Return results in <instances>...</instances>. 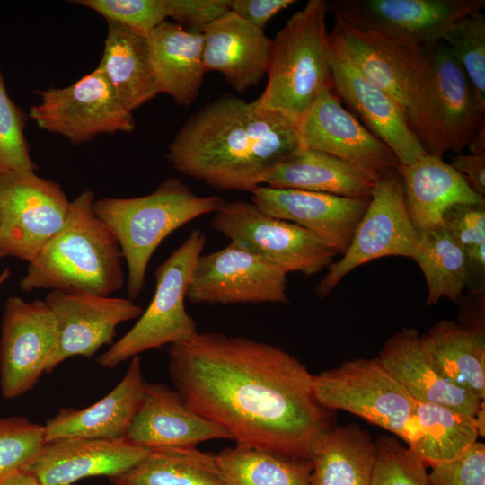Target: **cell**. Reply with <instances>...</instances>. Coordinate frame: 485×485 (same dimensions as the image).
<instances>
[{
  "label": "cell",
  "instance_id": "obj_14",
  "mask_svg": "<svg viewBox=\"0 0 485 485\" xmlns=\"http://www.w3.org/2000/svg\"><path fill=\"white\" fill-rule=\"evenodd\" d=\"M287 273L230 242L197 260L187 299L194 304H287Z\"/></svg>",
  "mask_w": 485,
  "mask_h": 485
},
{
  "label": "cell",
  "instance_id": "obj_40",
  "mask_svg": "<svg viewBox=\"0 0 485 485\" xmlns=\"http://www.w3.org/2000/svg\"><path fill=\"white\" fill-rule=\"evenodd\" d=\"M75 4L148 35L168 18V0H78Z\"/></svg>",
  "mask_w": 485,
  "mask_h": 485
},
{
  "label": "cell",
  "instance_id": "obj_19",
  "mask_svg": "<svg viewBox=\"0 0 485 485\" xmlns=\"http://www.w3.org/2000/svg\"><path fill=\"white\" fill-rule=\"evenodd\" d=\"M369 200L267 185L251 191V202L261 211L300 225L340 254L349 246Z\"/></svg>",
  "mask_w": 485,
  "mask_h": 485
},
{
  "label": "cell",
  "instance_id": "obj_27",
  "mask_svg": "<svg viewBox=\"0 0 485 485\" xmlns=\"http://www.w3.org/2000/svg\"><path fill=\"white\" fill-rule=\"evenodd\" d=\"M148 41L159 93L169 94L179 105H190L207 73L203 34L165 21L148 34Z\"/></svg>",
  "mask_w": 485,
  "mask_h": 485
},
{
  "label": "cell",
  "instance_id": "obj_45",
  "mask_svg": "<svg viewBox=\"0 0 485 485\" xmlns=\"http://www.w3.org/2000/svg\"><path fill=\"white\" fill-rule=\"evenodd\" d=\"M450 165L473 192L485 198V153L457 154L451 158Z\"/></svg>",
  "mask_w": 485,
  "mask_h": 485
},
{
  "label": "cell",
  "instance_id": "obj_18",
  "mask_svg": "<svg viewBox=\"0 0 485 485\" xmlns=\"http://www.w3.org/2000/svg\"><path fill=\"white\" fill-rule=\"evenodd\" d=\"M329 41L332 90L337 96L392 150L401 166L426 154L400 103L365 78L330 36Z\"/></svg>",
  "mask_w": 485,
  "mask_h": 485
},
{
  "label": "cell",
  "instance_id": "obj_26",
  "mask_svg": "<svg viewBox=\"0 0 485 485\" xmlns=\"http://www.w3.org/2000/svg\"><path fill=\"white\" fill-rule=\"evenodd\" d=\"M399 171L406 208L419 234L441 226L445 212L454 204L485 201L442 158L426 154Z\"/></svg>",
  "mask_w": 485,
  "mask_h": 485
},
{
  "label": "cell",
  "instance_id": "obj_48",
  "mask_svg": "<svg viewBox=\"0 0 485 485\" xmlns=\"http://www.w3.org/2000/svg\"><path fill=\"white\" fill-rule=\"evenodd\" d=\"M0 485H43L35 476L25 471L12 472L0 480Z\"/></svg>",
  "mask_w": 485,
  "mask_h": 485
},
{
  "label": "cell",
  "instance_id": "obj_22",
  "mask_svg": "<svg viewBox=\"0 0 485 485\" xmlns=\"http://www.w3.org/2000/svg\"><path fill=\"white\" fill-rule=\"evenodd\" d=\"M378 358L415 401L445 405L472 417L483 401L445 376L415 328H403L387 339Z\"/></svg>",
  "mask_w": 485,
  "mask_h": 485
},
{
  "label": "cell",
  "instance_id": "obj_46",
  "mask_svg": "<svg viewBox=\"0 0 485 485\" xmlns=\"http://www.w3.org/2000/svg\"><path fill=\"white\" fill-rule=\"evenodd\" d=\"M457 323L463 329L485 334V289L470 291L457 303Z\"/></svg>",
  "mask_w": 485,
  "mask_h": 485
},
{
  "label": "cell",
  "instance_id": "obj_23",
  "mask_svg": "<svg viewBox=\"0 0 485 485\" xmlns=\"http://www.w3.org/2000/svg\"><path fill=\"white\" fill-rule=\"evenodd\" d=\"M146 382L139 356L130 358L120 382L89 407L62 409L44 425L45 442L63 437L127 438Z\"/></svg>",
  "mask_w": 485,
  "mask_h": 485
},
{
  "label": "cell",
  "instance_id": "obj_41",
  "mask_svg": "<svg viewBox=\"0 0 485 485\" xmlns=\"http://www.w3.org/2000/svg\"><path fill=\"white\" fill-rule=\"evenodd\" d=\"M430 485H485V444L476 441L463 454L431 465Z\"/></svg>",
  "mask_w": 485,
  "mask_h": 485
},
{
  "label": "cell",
  "instance_id": "obj_9",
  "mask_svg": "<svg viewBox=\"0 0 485 485\" xmlns=\"http://www.w3.org/2000/svg\"><path fill=\"white\" fill-rule=\"evenodd\" d=\"M211 226L231 242L289 272L314 275L338 254L313 234L294 223L275 218L252 202H225L214 213Z\"/></svg>",
  "mask_w": 485,
  "mask_h": 485
},
{
  "label": "cell",
  "instance_id": "obj_8",
  "mask_svg": "<svg viewBox=\"0 0 485 485\" xmlns=\"http://www.w3.org/2000/svg\"><path fill=\"white\" fill-rule=\"evenodd\" d=\"M318 402L378 426L403 440L414 399L377 357L355 358L313 376Z\"/></svg>",
  "mask_w": 485,
  "mask_h": 485
},
{
  "label": "cell",
  "instance_id": "obj_4",
  "mask_svg": "<svg viewBox=\"0 0 485 485\" xmlns=\"http://www.w3.org/2000/svg\"><path fill=\"white\" fill-rule=\"evenodd\" d=\"M405 113L425 152L439 158L461 153L485 128V104L442 40L420 49Z\"/></svg>",
  "mask_w": 485,
  "mask_h": 485
},
{
  "label": "cell",
  "instance_id": "obj_37",
  "mask_svg": "<svg viewBox=\"0 0 485 485\" xmlns=\"http://www.w3.org/2000/svg\"><path fill=\"white\" fill-rule=\"evenodd\" d=\"M371 485H430L427 465L397 437L375 439Z\"/></svg>",
  "mask_w": 485,
  "mask_h": 485
},
{
  "label": "cell",
  "instance_id": "obj_33",
  "mask_svg": "<svg viewBox=\"0 0 485 485\" xmlns=\"http://www.w3.org/2000/svg\"><path fill=\"white\" fill-rule=\"evenodd\" d=\"M112 485H225L216 454L195 446L151 449Z\"/></svg>",
  "mask_w": 485,
  "mask_h": 485
},
{
  "label": "cell",
  "instance_id": "obj_11",
  "mask_svg": "<svg viewBox=\"0 0 485 485\" xmlns=\"http://www.w3.org/2000/svg\"><path fill=\"white\" fill-rule=\"evenodd\" d=\"M70 205L57 182L35 172L0 176V258L31 262L63 227Z\"/></svg>",
  "mask_w": 485,
  "mask_h": 485
},
{
  "label": "cell",
  "instance_id": "obj_31",
  "mask_svg": "<svg viewBox=\"0 0 485 485\" xmlns=\"http://www.w3.org/2000/svg\"><path fill=\"white\" fill-rule=\"evenodd\" d=\"M310 485H371L375 440L356 423L337 427L315 444Z\"/></svg>",
  "mask_w": 485,
  "mask_h": 485
},
{
  "label": "cell",
  "instance_id": "obj_32",
  "mask_svg": "<svg viewBox=\"0 0 485 485\" xmlns=\"http://www.w3.org/2000/svg\"><path fill=\"white\" fill-rule=\"evenodd\" d=\"M420 340L448 380L485 401V334L443 319L420 335Z\"/></svg>",
  "mask_w": 485,
  "mask_h": 485
},
{
  "label": "cell",
  "instance_id": "obj_44",
  "mask_svg": "<svg viewBox=\"0 0 485 485\" xmlns=\"http://www.w3.org/2000/svg\"><path fill=\"white\" fill-rule=\"evenodd\" d=\"M295 3L294 0H232L230 12L251 26L264 31L274 15Z\"/></svg>",
  "mask_w": 485,
  "mask_h": 485
},
{
  "label": "cell",
  "instance_id": "obj_49",
  "mask_svg": "<svg viewBox=\"0 0 485 485\" xmlns=\"http://www.w3.org/2000/svg\"><path fill=\"white\" fill-rule=\"evenodd\" d=\"M468 148L471 154L485 153V128L476 134Z\"/></svg>",
  "mask_w": 485,
  "mask_h": 485
},
{
  "label": "cell",
  "instance_id": "obj_1",
  "mask_svg": "<svg viewBox=\"0 0 485 485\" xmlns=\"http://www.w3.org/2000/svg\"><path fill=\"white\" fill-rule=\"evenodd\" d=\"M169 374L188 405L238 445L310 460L335 427L305 365L278 346L196 332L171 344Z\"/></svg>",
  "mask_w": 485,
  "mask_h": 485
},
{
  "label": "cell",
  "instance_id": "obj_16",
  "mask_svg": "<svg viewBox=\"0 0 485 485\" xmlns=\"http://www.w3.org/2000/svg\"><path fill=\"white\" fill-rule=\"evenodd\" d=\"M301 146L329 154L374 182L399 171L392 150L342 105L332 89H324L299 122Z\"/></svg>",
  "mask_w": 485,
  "mask_h": 485
},
{
  "label": "cell",
  "instance_id": "obj_42",
  "mask_svg": "<svg viewBox=\"0 0 485 485\" xmlns=\"http://www.w3.org/2000/svg\"><path fill=\"white\" fill-rule=\"evenodd\" d=\"M442 225L464 251L485 243V201L451 206L443 216Z\"/></svg>",
  "mask_w": 485,
  "mask_h": 485
},
{
  "label": "cell",
  "instance_id": "obj_38",
  "mask_svg": "<svg viewBox=\"0 0 485 485\" xmlns=\"http://www.w3.org/2000/svg\"><path fill=\"white\" fill-rule=\"evenodd\" d=\"M27 117L9 97L0 69V176L36 172L24 136Z\"/></svg>",
  "mask_w": 485,
  "mask_h": 485
},
{
  "label": "cell",
  "instance_id": "obj_12",
  "mask_svg": "<svg viewBox=\"0 0 485 485\" xmlns=\"http://www.w3.org/2000/svg\"><path fill=\"white\" fill-rule=\"evenodd\" d=\"M36 93L40 101L31 107V119L40 128L61 135L73 145L135 129L132 112L121 104L98 67L69 86Z\"/></svg>",
  "mask_w": 485,
  "mask_h": 485
},
{
  "label": "cell",
  "instance_id": "obj_50",
  "mask_svg": "<svg viewBox=\"0 0 485 485\" xmlns=\"http://www.w3.org/2000/svg\"><path fill=\"white\" fill-rule=\"evenodd\" d=\"M478 434L481 437L485 436V401H483L481 404L479 410L474 416Z\"/></svg>",
  "mask_w": 485,
  "mask_h": 485
},
{
  "label": "cell",
  "instance_id": "obj_36",
  "mask_svg": "<svg viewBox=\"0 0 485 485\" xmlns=\"http://www.w3.org/2000/svg\"><path fill=\"white\" fill-rule=\"evenodd\" d=\"M442 41L463 68L481 101L485 104V16L481 11L455 22Z\"/></svg>",
  "mask_w": 485,
  "mask_h": 485
},
{
  "label": "cell",
  "instance_id": "obj_10",
  "mask_svg": "<svg viewBox=\"0 0 485 485\" xmlns=\"http://www.w3.org/2000/svg\"><path fill=\"white\" fill-rule=\"evenodd\" d=\"M419 239L406 208L402 179L397 171L375 182L349 246L328 267L316 295L322 299L329 296L349 272L371 260L389 256L412 259Z\"/></svg>",
  "mask_w": 485,
  "mask_h": 485
},
{
  "label": "cell",
  "instance_id": "obj_35",
  "mask_svg": "<svg viewBox=\"0 0 485 485\" xmlns=\"http://www.w3.org/2000/svg\"><path fill=\"white\" fill-rule=\"evenodd\" d=\"M412 260L428 284L426 306L436 304L443 297L459 302L466 287L465 253L443 225L420 234Z\"/></svg>",
  "mask_w": 485,
  "mask_h": 485
},
{
  "label": "cell",
  "instance_id": "obj_15",
  "mask_svg": "<svg viewBox=\"0 0 485 485\" xmlns=\"http://www.w3.org/2000/svg\"><path fill=\"white\" fill-rule=\"evenodd\" d=\"M57 344L56 318L45 300L9 297L0 340V388L6 399L34 387L49 365Z\"/></svg>",
  "mask_w": 485,
  "mask_h": 485
},
{
  "label": "cell",
  "instance_id": "obj_34",
  "mask_svg": "<svg viewBox=\"0 0 485 485\" xmlns=\"http://www.w3.org/2000/svg\"><path fill=\"white\" fill-rule=\"evenodd\" d=\"M216 456L225 485H310L311 460L238 444Z\"/></svg>",
  "mask_w": 485,
  "mask_h": 485
},
{
  "label": "cell",
  "instance_id": "obj_30",
  "mask_svg": "<svg viewBox=\"0 0 485 485\" xmlns=\"http://www.w3.org/2000/svg\"><path fill=\"white\" fill-rule=\"evenodd\" d=\"M478 436L474 417L445 405L414 400L403 441L431 466L460 456Z\"/></svg>",
  "mask_w": 485,
  "mask_h": 485
},
{
  "label": "cell",
  "instance_id": "obj_25",
  "mask_svg": "<svg viewBox=\"0 0 485 485\" xmlns=\"http://www.w3.org/2000/svg\"><path fill=\"white\" fill-rule=\"evenodd\" d=\"M330 39L369 82L389 93L404 109L419 51L373 31L335 18Z\"/></svg>",
  "mask_w": 485,
  "mask_h": 485
},
{
  "label": "cell",
  "instance_id": "obj_7",
  "mask_svg": "<svg viewBox=\"0 0 485 485\" xmlns=\"http://www.w3.org/2000/svg\"><path fill=\"white\" fill-rule=\"evenodd\" d=\"M206 236L193 229L186 240L155 269V291L136 324L97 357V363L114 368L148 349L172 344L196 333L197 327L185 308L187 291Z\"/></svg>",
  "mask_w": 485,
  "mask_h": 485
},
{
  "label": "cell",
  "instance_id": "obj_17",
  "mask_svg": "<svg viewBox=\"0 0 485 485\" xmlns=\"http://www.w3.org/2000/svg\"><path fill=\"white\" fill-rule=\"evenodd\" d=\"M45 302L57 327V344L48 373L66 358L92 357L103 345L112 343L118 325L139 318L144 311L129 298L86 292L52 290Z\"/></svg>",
  "mask_w": 485,
  "mask_h": 485
},
{
  "label": "cell",
  "instance_id": "obj_29",
  "mask_svg": "<svg viewBox=\"0 0 485 485\" xmlns=\"http://www.w3.org/2000/svg\"><path fill=\"white\" fill-rule=\"evenodd\" d=\"M375 182L345 162L301 146L267 176L264 185L322 192L346 198H370Z\"/></svg>",
  "mask_w": 485,
  "mask_h": 485
},
{
  "label": "cell",
  "instance_id": "obj_21",
  "mask_svg": "<svg viewBox=\"0 0 485 485\" xmlns=\"http://www.w3.org/2000/svg\"><path fill=\"white\" fill-rule=\"evenodd\" d=\"M127 438L150 450L233 440L225 428L191 409L176 390L160 383L145 384Z\"/></svg>",
  "mask_w": 485,
  "mask_h": 485
},
{
  "label": "cell",
  "instance_id": "obj_43",
  "mask_svg": "<svg viewBox=\"0 0 485 485\" xmlns=\"http://www.w3.org/2000/svg\"><path fill=\"white\" fill-rule=\"evenodd\" d=\"M232 0H168V17L186 31L203 33L231 10Z\"/></svg>",
  "mask_w": 485,
  "mask_h": 485
},
{
  "label": "cell",
  "instance_id": "obj_20",
  "mask_svg": "<svg viewBox=\"0 0 485 485\" xmlns=\"http://www.w3.org/2000/svg\"><path fill=\"white\" fill-rule=\"evenodd\" d=\"M149 451L128 438L63 437L45 442L24 471L43 485H72L87 477L118 476Z\"/></svg>",
  "mask_w": 485,
  "mask_h": 485
},
{
  "label": "cell",
  "instance_id": "obj_5",
  "mask_svg": "<svg viewBox=\"0 0 485 485\" xmlns=\"http://www.w3.org/2000/svg\"><path fill=\"white\" fill-rule=\"evenodd\" d=\"M225 202L217 195L198 196L175 177L165 179L146 196L94 200L95 215L114 234L126 261L129 299L142 292L147 266L159 244L191 220L215 213Z\"/></svg>",
  "mask_w": 485,
  "mask_h": 485
},
{
  "label": "cell",
  "instance_id": "obj_28",
  "mask_svg": "<svg viewBox=\"0 0 485 485\" xmlns=\"http://www.w3.org/2000/svg\"><path fill=\"white\" fill-rule=\"evenodd\" d=\"M98 68L121 104L130 112L159 93L148 35L138 31L108 22L103 55Z\"/></svg>",
  "mask_w": 485,
  "mask_h": 485
},
{
  "label": "cell",
  "instance_id": "obj_47",
  "mask_svg": "<svg viewBox=\"0 0 485 485\" xmlns=\"http://www.w3.org/2000/svg\"><path fill=\"white\" fill-rule=\"evenodd\" d=\"M465 253L466 287L470 291L485 289V243Z\"/></svg>",
  "mask_w": 485,
  "mask_h": 485
},
{
  "label": "cell",
  "instance_id": "obj_51",
  "mask_svg": "<svg viewBox=\"0 0 485 485\" xmlns=\"http://www.w3.org/2000/svg\"><path fill=\"white\" fill-rule=\"evenodd\" d=\"M10 276V270L9 269H5L1 274H0V285L3 284Z\"/></svg>",
  "mask_w": 485,
  "mask_h": 485
},
{
  "label": "cell",
  "instance_id": "obj_6",
  "mask_svg": "<svg viewBox=\"0 0 485 485\" xmlns=\"http://www.w3.org/2000/svg\"><path fill=\"white\" fill-rule=\"evenodd\" d=\"M327 13L326 1L310 0L271 40L260 107L300 122L320 93L332 89Z\"/></svg>",
  "mask_w": 485,
  "mask_h": 485
},
{
  "label": "cell",
  "instance_id": "obj_13",
  "mask_svg": "<svg viewBox=\"0 0 485 485\" xmlns=\"http://www.w3.org/2000/svg\"><path fill=\"white\" fill-rule=\"evenodd\" d=\"M484 0H333L328 12L350 25L421 48L440 40L462 17L481 11Z\"/></svg>",
  "mask_w": 485,
  "mask_h": 485
},
{
  "label": "cell",
  "instance_id": "obj_24",
  "mask_svg": "<svg viewBox=\"0 0 485 485\" xmlns=\"http://www.w3.org/2000/svg\"><path fill=\"white\" fill-rule=\"evenodd\" d=\"M206 72L221 73L236 92L256 85L268 69L271 40L232 12L203 31Z\"/></svg>",
  "mask_w": 485,
  "mask_h": 485
},
{
  "label": "cell",
  "instance_id": "obj_39",
  "mask_svg": "<svg viewBox=\"0 0 485 485\" xmlns=\"http://www.w3.org/2000/svg\"><path fill=\"white\" fill-rule=\"evenodd\" d=\"M45 443L44 426L24 417L0 418V480L24 471Z\"/></svg>",
  "mask_w": 485,
  "mask_h": 485
},
{
  "label": "cell",
  "instance_id": "obj_2",
  "mask_svg": "<svg viewBox=\"0 0 485 485\" xmlns=\"http://www.w3.org/2000/svg\"><path fill=\"white\" fill-rule=\"evenodd\" d=\"M299 122L225 95L195 112L168 146L174 170L218 190L250 191L300 148Z\"/></svg>",
  "mask_w": 485,
  "mask_h": 485
},
{
  "label": "cell",
  "instance_id": "obj_3",
  "mask_svg": "<svg viewBox=\"0 0 485 485\" xmlns=\"http://www.w3.org/2000/svg\"><path fill=\"white\" fill-rule=\"evenodd\" d=\"M93 203L90 190L71 201L63 227L29 263L19 284L22 290L86 292L109 296L123 287L119 245L95 215Z\"/></svg>",
  "mask_w": 485,
  "mask_h": 485
}]
</instances>
